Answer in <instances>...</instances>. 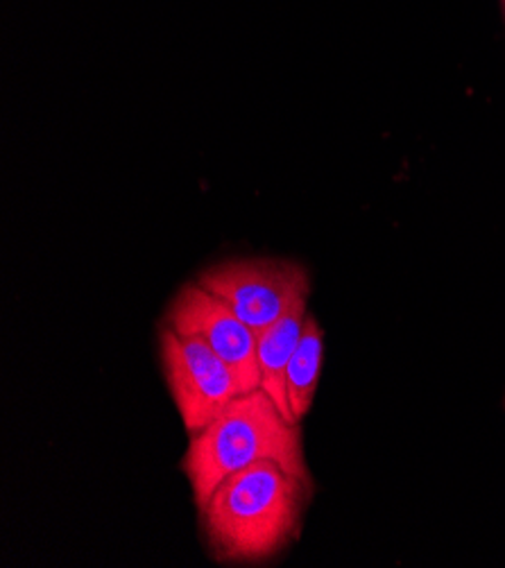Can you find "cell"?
<instances>
[{
	"label": "cell",
	"mask_w": 505,
	"mask_h": 568,
	"mask_svg": "<svg viewBox=\"0 0 505 568\" xmlns=\"http://www.w3.org/2000/svg\"><path fill=\"white\" fill-rule=\"evenodd\" d=\"M322 361H324V333L317 320L313 315H306L300 345L286 369V399L297 424L309 415L313 406L317 383H320V372H322Z\"/></svg>",
	"instance_id": "52a82bcc"
},
{
	"label": "cell",
	"mask_w": 505,
	"mask_h": 568,
	"mask_svg": "<svg viewBox=\"0 0 505 568\" xmlns=\"http://www.w3.org/2000/svg\"><path fill=\"white\" fill-rule=\"evenodd\" d=\"M165 326L202 337L220 361L232 369L239 394L261 387L256 331L220 297L202 288L198 281L186 283L175 295L165 313Z\"/></svg>",
	"instance_id": "5b68a950"
},
{
	"label": "cell",
	"mask_w": 505,
	"mask_h": 568,
	"mask_svg": "<svg viewBox=\"0 0 505 568\" xmlns=\"http://www.w3.org/2000/svg\"><path fill=\"white\" fill-rule=\"evenodd\" d=\"M503 12H505V0H503Z\"/></svg>",
	"instance_id": "ba28073f"
},
{
	"label": "cell",
	"mask_w": 505,
	"mask_h": 568,
	"mask_svg": "<svg viewBox=\"0 0 505 568\" xmlns=\"http://www.w3.org/2000/svg\"><path fill=\"white\" fill-rule=\"evenodd\" d=\"M161 363L168 389L189 433L211 424L239 394L232 369L198 335L163 326Z\"/></svg>",
	"instance_id": "277c9868"
},
{
	"label": "cell",
	"mask_w": 505,
	"mask_h": 568,
	"mask_svg": "<svg viewBox=\"0 0 505 568\" xmlns=\"http://www.w3.org/2000/svg\"><path fill=\"white\" fill-rule=\"evenodd\" d=\"M306 302L291 308L270 326L256 333V358L261 369V389L279 406L291 422H295L286 399V369L300 345L306 322ZM297 424V422H295Z\"/></svg>",
	"instance_id": "8992f818"
},
{
	"label": "cell",
	"mask_w": 505,
	"mask_h": 568,
	"mask_svg": "<svg viewBox=\"0 0 505 568\" xmlns=\"http://www.w3.org/2000/svg\"><path fill=\"white\" fill-rule=\"evenodd\" d=\"M198 283L228 304L256 333L291 308L309 302L311 281L302 263L289 258H232L206 267Z\"/></svg>",
	"instance_id": "3957f363"
},
{
	"label": "cell",
	"mask_w": 505,
	"mask_h": 568,
	"mask_svg": "<svg viewBox=\"0 0 505 568\" xmlns=\"http://www.w3.org/2000/svg\"><path fill=\"white\" fill-rule=\"evenodd\" d=\"M261 460L282 465L289 474L313 487L300 424L291 422L256 387L236 394L211 424L191 433L182 469L191 485L195 507L202 509L224 478Z\"/></svg>",
	"instance_id": "7a4b0ae2"
},
{
	"label": "cell",
	"mask_w": 505,
	"mask_h": 568,
	"mask_svg": "<svg viewBox=\"0 0 505 568\" xmlns=\"http://www.w3.org/2000/svg\"><path fill=\"white\" fill-rule=\"evenodd\" d=\"M311 489L272 460L224 478L200 509L213 557L254 564L284 550L300 532Z\"/></svg>",
	"instance_id": "6da1fadb"
}]
</instances>
